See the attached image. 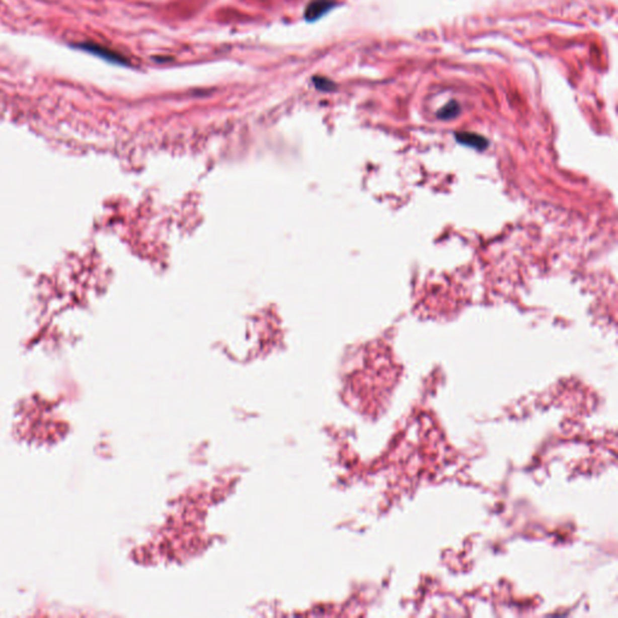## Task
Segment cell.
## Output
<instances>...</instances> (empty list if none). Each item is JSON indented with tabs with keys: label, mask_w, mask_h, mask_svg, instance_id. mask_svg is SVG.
<instances>
[{
	"label": "cell",
	"mask_w": 618,
	"mask_h": 618,
	"mask_svg": "<svg viewBox=\"0 0 618 618\" xmlns=\"http://www.w3.org/2000/svg\"><path fill=\"white\" fill-rule=\"evenodd\" d=\"M333 0H313L305 9L304 17L308 21H315L326 14L332 8Z\"/></svg>",
	"instance_id": "obj_1"
},
{
	"label": "cell",
	"mask_w": 618,
	"mask_h": 618,
	"mask_svg": "<svg viewBox=\"0 0 618 618\" xmlns=\"http://www.w3.org/2000/svg\"><path fill=\"white\" fill-rule=\"evenodd\" d=\"M456 139H458L460 143L468 144L470 146L477 147V149H484L488 144L486 139L477 134H472V133H458V134H456Z\"/></svg>",
	"instance_id": "obj_2"
},
{
	"label": "cell",
	"mask_w": 618,
	"mask_h": 618,
	"mask_svg": "<svg viewBox=\"0 0 618 618\" xmlns=\"http://www.w3.org/2000/svg\"><path fill=\"white\" fill-rule=\"evenodd\" d=\"M460 114V107L456 102L448 103L446 107H443L438 111V117L442 120H450L456 117Z\"/></svg>",
	"instance_id": "obj_3"
}]
</instances>
